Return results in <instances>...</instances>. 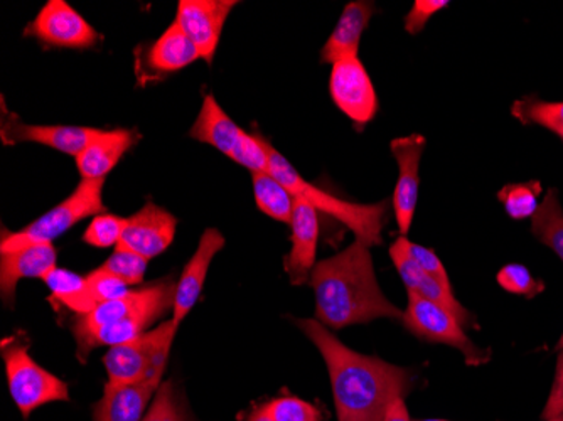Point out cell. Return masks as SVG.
<instances>
[{
  "label": "cell",
  "instance_id": "obj_1",
  "mask_svg": "<svg viewBox=\"0 0 563 421\" xmlns=\"http://www.w3.org/2000/svg\"><path fill=\"white\" fill-rule=\"evenodd\" d=\"M294 322L328 366L338 421H383L388 407L412 391L416 375L407 367L350 350L316 319Z\"/></svg>",
  "mask_w": 563,
  "mask_h": 421
},
{
  "label": "cell",
  "instance_id": "obj_2",
  "mask_svg": "<svg viewBox=\"0 0 563 421\" xmlns=\"http://www.w3.org/2000/svg\"><path fill=\"white\" fill-rule=\"evenodd\" d=\"M316 296V321L328 329L368 324L376 319L401 321L404 310L385 297L376 280L369 246L353 245L316 263L311 275Z\"/></svg>",
  "mask_w": 563,
  "mask_h": 421
},
{
  "label": "cell",
  "instance_id": "obj_3",
  "mask_svg": "<svg viewBox=\"0 0 563 421\" xmlns=\"http://www.w3.org/2000/svg\"><path fill=\"white\" fill-rule=\"evenodd\" d=\"M268 173L280 180L296 198L314 206L321 213L334 218L353 231L356 242L378 246L383 243V228L387 224L388 201L376 204H357L338 196L329 195L316 184L303 179L296 167L268 142Z\"/></svg>",
  "mask_w": 563,
  "mask_h": 421
},
{
  "label": "cell",
  "instance_id": "obj_4",
  "mask_svg": "<svg viewBox=\"0 0 563 421\" xmlns=\"http://www.w3.org/2000/svg\"><path fill=\"white\" fill-rule=\"evenodd\" d=\"M103 188H106V179L81 180L65 201L49 209L33 223L12 233L2 231L0 253L14 252L30 245L53 243L80 221L103 213L106 211Z\"/></svg>",
  "mask_w": 563,
  "mask_h": 421
},
{
  "label": "cell",
  "instance_id": "obj_5",
  "mask_svg": "<svg viewBox=\"0 0 563 421\" xmlns=\"http://www.w3.org/2000/svg\"><path fill=\"white\" fill-rule=\"evenodd\" d=\"M0 350L8 373L9 391L22 417H30L43 405L69 400L66 383L51 375L31 357L30 342L24 337H5Z\"/></svg>",
  "mask_w": 563,
  "mask_h": 421
},
{
  "label": "cell",
  "instance_id": "obj_6",
  "mask_svg": "<svg viewBox=\"0 0 563 421\" xmlns=\"http://www.w3.org/2000/svg\"><path fill=\"white\" fill-rule=\"evenodd\" d=\"M400 322L420 341L461 351L470 366H483L492 359V351L477 347L451 310L417 293L408 292L407 309Z\"/></svg>",
  "mask_w": 563,
  "mask_h": 421
},
{
  "label": "cell",
  "instance_id": "obj_7",
  "mask_svg": "<svg viewBox=\"0 0 563 421\" xmlns=\"http://www.w3.org/2000/svg\"><path fill=\"white\" fill-rule=\"evenodd\" d=\"M179 325L170 319L159 328L144 332L132 341L110 347L103 357L110 385H135L144 381L148 372L166 367L170 347Z\"/></svg>",
  "mask_w": 563,
  "mask_h": 421
},
{
  "label": "cell",
  "instance_id": "obj_8",
  "mask_svg": "<svg viewBox=\"0 0 563 421\" xmlns=\"http://www.w3.org/2000/svg\"><path fill=\"white\" fill-rule=\"evenodd\" d=\"M176 285L173 278L167 277L145 288L129 290L125 296L101 303L100 307L84 315H76L71 328L76 347L81 346L98 329L115 324L123 319L137 318L145 313H154L157 318H163L164 313L174 309Z\"/></svg>",
  "mask_w": 563,
  "mask_h": 421
},
{
  "label": "cell",
  "instance_id": "obj_9",
  "mask_svg": "<svg viewBox=\"0 0 563 421\" xmlns=\"http://www.w3.org/2000/svg\"><path fill=\"white\" fill-rule=\"evenodd\" d=\"M329 93L338 109L356 126H365L378 112V95L362 59L346 58L332 65Z\"/></svg>",
  "mask_w": 563,
  "mask_h": 421
},
{
  "label": "cell",
  "instance_id": "obj_10",
  "mask_svg": "<svg viewBox=\"0 0 563 421\" xmlns=\"http://www.w3.org/2000/svg\"><path fill=\"white\" fill-rule=\"evenodd\" d=\"M24 34L36 37L46 46L65 49H90L100 40L95 27L65 0L46 2Z\"/></svg>",
  "mask_w": 563,
  "mask_h": 421
},
{
  "label": "cell",
  "instance_id": "obj_11",
  "mask_svg": "<svg viewBox=\"0 0 563 421\" xmlns=\"http://www.w3.org/2000/svg\"><path fill=\"white\" fill-rule=\"evenodd\" d=\"M426 145V137L420 134L395 139L390 144L391 154L398 164V180L391 208H394L400 236H407L410 233L413 217H416L417 202H419L420 160H422Z\"/></svg>",
  "mask_w": 563,
  "mask_h": 421
},
{
  "label": "cell",
  "instance_id": "obj_12",
  "mask_svg": "<svg viewBox=\"0 0 563 421\" xmlns=\"http://www.w3.org/2000/svg\"><path fill=\"white\" fill-rule=\"evenodd\" d=\"M235 5L236 0H181L177 4L174 22L195 43L208 65L213 63L228 15Z\"/></svg>",
  "mask_w": 563,
  "mask_h": 421
},
{
  "label": "cell",
  "instance_id": "obj_13",
  "mask_svg": "<svg viewBox=\"0 0 563 421\" xmlns=\"http://www.w3.org/2000/svg\"><path fill=\"white\" fill-rule=\"evenodd\" d=\"M100 129L76 125H30L15 113L8 112L2 103V126L0 137L5 145L33 142L44 147L55 148L66 155H78L93 141Z\"/></svg>",
  "mask_w": 563,
  "mask_h": 421
},
{
  "label": "cell",
  "instance_id": "obj_14",
  "mask_svg": "<svg viewBox=\"0 0 563 421\" xmlns=\"http://www.w3.org/2000/svg\"><path fill=\"white\" fill-rule=\"evenodd\" d=\"M390 256L401 281L407 287V292L417 293V296L423 297V299L430 300V302L439 303L444 309L451 310L464 328L477 329L476 318L455 299L454 290H449L444 285L439 284L435 278L426 274L420 268L419 263L412 258V255L408 252L407 236H398L391 243Z\"/></svg>",
  "mask_w": 563,
  "mask_h": 421
},
{
  "label": "cell",
  "instance_id": "obj_15",
  "mask_svg": "<svg viewBox=\"0 0 563 421\" xmlns=\"http://www.w3.org/2000/svg\"><path fill=\"white\" fill-rule=\"evenodd\" d=\"M176 228V217L161 206L147 202L134 217L129 218L117 248L137 253L145 259L156 258L174 242Z\"/></svg>",
  "mask_w": 563,
  "mask_h": 421
},
{
  "label": "cell",
  "instance_id": "obj_16",
  "mask_svg": "<svg viewBox=\"0 0 563 421\" xmlns=\"http://www.w3.org/2000/svg\"><path fill=\"white\" fill-rule=\"evenodd\" d=\"M318 209L303 199L296 198L292 220H290V248L286 256V272L289 275L290 284L306 285L311 281L312 270L316 267V253L319 242V218Z\"/></svg>",
  "mask_w": 563,
  "mask_h": 421
},
{
  "label": "cell",
  "instance_id": "obj_17",
  "mask_svg": "<svg viewBox=\"0 0 563 421\" xmlns=\"http://www.w3.org/2000/svg\"><path fill=\"white\" fill-rule=\"evenodd\" d=\"M224 239L223 234L217 228H208L201 234L198 248L195 255L189 259L185 270H183L181 278L176 285V297H174L173 321L177 325L188 318L192 307L198 302L201 297L202 287L207 281L208 272H210L211 262L214 256L223 250Z\"/></svg>",
  "mask_w": 563,
  "mask_h": 421
},
{
  "label": "cell",
  "instance_id": "obj_18",
  "mask_svg": "<svg viewBox=\"0 0 563 421\" xmlns=\"http://www.w3.org/2000/svg\"><path fill=\"white\" fill-rule=\"evenodd\" d=\"M135 129L101 130L84 152L76 157V167L81 180L107 179L123 155L137 144Z\"/></svg>",
  "mask_w": 563,
  "mask_h": 421
},
{
  "label": "cell",
  "instance_id": "obj_19",
  "mask_svg": "<svg viewBox=\"0 0 563 421\" xmlns=\"http://www.w3.org/2000/svg\"><path fill=\"white\" fill-rule=\"evenodd\" d=\"M0 255V296L11 307L14 306L19 281L22 278L43 280L51 270H55L58 259L53 243L30 245Z\"/></svg>",
  "mask_w": 563,
  "mask_h": 421
},
{
  "label": "cell",
  "instance_id": "obj_20",
  "mask_svg": "<svg viewBox=\"0 0 563 421\" xmlns=\"http://www.w3.org/2000/svg\"><path fill=\"white\" fill-rule=\"evenodd\" d=\"M163 381L145 378L135 385H110L103 388V398L95 405V421H142L147 413L148 401Z\"/></svg>",
  "mask_w": 563,
  "mask_h": 421
},
{
  "label": "cell",
  "instance_id": "obj_21",
  "mask_svg": "<svg viewBox=\"0 0 563 421\" xmlns=\"http://www.w3.org/2000/svg\"><path fill=\"white\" fill-rule=\"evenodd\" d=\"M376 8L373 2L356 0L344 8L336 27L321 49V62L336 65L346 58H356L360 53L363 33L375 15Z\"/></svg>",
  "mask_w": 563,
  "mask_h": 421
},
{
  "label": "cell",
  "instance_id": "obj_22",
  "mask_svg": "<svg viewBox=\"0 0 563 421\" xmlns=\"http://www.w3.org/2000/svg\"><path fill=\"white\" fill-rule=\"evenodd\" d=\"M201 58L198 47L183 33L181 27L173 24L164 31L159 40L148 46L144 56V69L147 75H169L181 71Z\"/></svg>",
  "mask_w": 563,
  "mask_h": 421
},
{
  "label": "cell",
  "instance_id": "obj_23",
  "mask_svg": "<svg viewBox=\"0 0 563 421\" xmlns=\"http://www.w3.org/2000/svg\"><path fill=\"white\" fill-rule=\"evenodd\" d=\"M243 129H240L230 117L224 113L218 104L213 95H207L202 101L201 110L189 130V137L202 144L211 145V147L220 151L227 157H232L240 137H242Z\"/></svg>",
  "mask_w": 563,
  "mask_h": 421
},
{
  "label": "cell",
  "instance_id": "obj_24",
  "mask_svg": "<svg viewBox=\"0 0 563 421\" xmlns=\"http://www.w3.org/2000/svg\"><path fill=\"white\" fill-rule=\"evenodd\" d=\"M129 290H131L129 285L97 268V270L85 275L84 285H81L78 292L62 297V299L49 300V303L55 307H65V309L75 312L76 315H84V313L91 312V310L100 307L101 303L125 296Z\"/></svg>",
  "mask_w": 563,
  "mask_h": 421
},
{
  "label": "cell",
  "instance_id": "obj_25",
  "mask_svg": "<svg viewBox=\"0 0 563 421\" xmlns=\"http://www.w3.org/2000/svg\"><path fill=\"white\" fill-rule=\"evenodd\" d=\"M252 186L255 202L262 213L272 220L290 224L296 196L271 173L252 174Z\"/></svg>",
  "mask_w": 563,
  "mask_h": 421
},
{
  "label": "cell",
  "instance_id": "obj_26",
  "mask_svg": "<svg viewBox=\"0 0 563 421\" xmlns=\"http://www.w3.org/2000/svg\"><path fill=\"white\" fill-rule=\"evenodd\" d=\"M531 233L563 262V208L555 189L547 192L531 218Z\"/></svg>",
  "mask_w": 563,
  "mask_h": 421
},
{
  "label": "cell",
  "instance_id": "obj_27",
  "mask_svg": "<svg viewBox=\"0 0 563 421\" xmlns=\"http://www.w3.org/2000/svg\"><path fill=\"white\" fill-rule=\"evenodd\" d=\"M511 113L521 123L543 126L563 141V101L521 98V100L515 101Z\"/></svg>",
  "mask_w": 563,
  "mask_h": 421
},
{
  "label": "cell",
  "instance_id": "obj_28",
  "mask_svg": "<svg viewBox=\"0 0 563 421\" xmlns=\"http://www.w3.org/2000/svg\"><path fill=\"white\" fill-rule=\"evenodd\" d=\"M540 195H542V184L539 180H530V182L508 184L498 192V199L509 218L521 221L533 218L537 213Z\"/></svg>",
  "mask_w": 563,
  "mask_h": 421
},
{
  "label": "cell",
  "instance_id": "obj_29",
  "mask_svg": "<svg viewBox=\"0 0 563 421\" xmlns=\"http://www.w3.org/2000/svg\"><path fill=\"white\" fill-rule=\"evenodd\" d=\"M262 408L274 421H324L318 407L292 395L272 398Z\"/></svg>",
  "mask_w": 563,
  "mask_h": 421
},
{
  "label": "cell",
  "instance_id": "obj_30",
  "mask_svg": "<svg viewBox=\"0 0 563 421\" xmlns=\"http://www.w3.org/2000/svg\"><path fill=\"white\" fill-rule=\"evenodd\" d=\"M126 223H129V218L109 213L98 214L85 230L84 242L95 248H112V246L117 248Z\"/></svg>",
  "mask_w": 563,
  "mask_h": 421
},
{
  "label": "cell",
  "instance_id": "obj_31",
  "mask_svg": "<svg viewBox=\"0 0 563 421\" xmlns=\"http://www.w3.org/2000/svg\"><path fill=\"white\" fill-rule=\"evenodd\" d=\"M230 159L245 167L252 174L268 173V142L262 135L243 130Z\"/></svg>",
  "mask_w": 563,
  "mask_h": 421
},
{
  "label": "cell",
  "instance_id": "obj_32",
  "mask_svg": "<svg viewBox=\"0 0 563 421\" xmlns=\"http://www.w3.org/2000/svg\"><path fill=\"white\" fill-rule=\"evenodd\" d=\"M148 259L137 253L126 252V250L115 248L113 255L101 265L100 270L113 275L122 280L123 284L139 285L144 280L145 270H147Z\"/></svg>",
  "mask_w": 563,
  "mask_h": 421
},
{
  "label": "cell",
  "instance_id": "obj_33",
  "mask_svg": "<svg viewBox=\"0 0 563 421\" xmlns=\"http://www.w3.org/2000/svg\"><path fill=\"white\" fill-rule=\"evenodd\" d=\"M496 280L506 292L523 296L527 299H534L545 290V284L534 278L531 272L520 263H509L503 267Z\"/></svg>",
  "mask_w": 563,
  "mask_h": 421
},
{
  "label": "cell",
  "instance_id": "obj_34",
  "mask_svg": "<svg viewBox=\"0 0 563 421\" xmlns=\"http://www.w3.org/2000/svg\"><path fill=\"white\" fill-rule=\"evenodd\" d=\"M142 421H186L185 411L174 392L173 381H163Z\"/></svg>",
  "mask_w": 563,
  "mask_h": 421
},
{
  "label": "cell",
  "instance_id": "obj_35",
  "mask_svg": "<svg viewBox=\"0 0 563 421\" xmlns=\"http://www.w3.org/2000/svg\"><path fill=\"white\" fill-rule=\"evenodd\" d=\"M449 8V0H416L412 9L405 15L404 27L408 34L417 36L426 30L430 19Z\"/></svg>",
  "mask_w": 563,
  "mask_h": 421
},
{
  "label": "cell",
  "instance_id": "obj_36",
  "mask_svg": "<svg viewBox=\"0 0 563 421\" xmlns=\"http://www.w3.org/2000/svg\"><path fill=\"white\" fill-rule=\"evenodd\" d=\"M408 252H410L412 258L419 263L420 268H422L426 274H429L430 277L435 278L439 284L444 285L445 288L452 290V284L451 280H449L448 270H445L444 263L439 258L438 253L433 252L432 248L419 245V243L410 242V240H408Z\"/></svg>",
  "mask_w": 563,
  "mask_h": 421
},
{
  "label": "cell",
  "instance_id": "obj_37",
  "mask_svg": "<svg viewBox=\"0 0 563 421\" xmlns=\"http://www.w3.org/2000/svg\"><path fill=\"white\" fill-rule=\"evenodd\" d=\"M43 280L51 290V297L47 300H56L78 292L81 285H84L85 277H80V275L73 274V272L62 270V268L56 267L55 270H51Z\"/></svg>",
  "mask_w": 563,
  "mask_h": 421
},
{
  "label": "cell",
  "instance_id": "obj_38",
  "mask_svg": "<svg viewBox=\"0 0 563 421\" xmlns=\"http://www.w3.org/2000/svg\"><path fill=\"white\" fill-rule=\"evenodd\" d=\"M563 414V351H560L559 359H556L555 381L550 389V397L547 400L545 408L542 411L543 420L556 418Z\"/></svg>",
  "mask_w": 563,
  "mask_h": 421
},
{
  "label": "cell",
  "instance_id": "obj_39",
  "mask_svg": "<svg viewBox=\"0 0 563 421\" xmlns=\"http://www.w3.org/2000/svg\"><path fill=\"white\" fill-rule=\"evenodd\" d=\"M383 421H412L410 420V414H408L405 398H398L388 407L387 414H385Z\"/></svg>",
  "mask_w": 563,
  "mask_h": 421
},
{
  "label": "cell",
  "instance_id": "obj_40",
  "mask_svg": "<svg viewBox=\"0 0 563 421\" xmlns=\"http://www.w3.org/2000/svg\"><path fill=\"white\" fill-rule=\"evenodd\" d=\"M246 421H274L267 413H265L264 408H253L252 413H250L249 420Z\"/></svg>",
  "mask_w": 563,
  "mask_h": 421
},
{
  "label": "cell",
  "instance_id": "obj_41",
  "mask_svg": "<svg viewBox=\"0 0 563 421\" xmlns=\"http://www.w3.org/2000/svg\"><path fill=\"white\" fill-rule=\"evenodd\" d=\"M555 351H563V334H562V337H560V341L556 342V346H555Z\"/></svg>",
  "mask_w": 563,
  "mask_h": 421
},
{
  "label": "cell",
  "instance_id": "obj_42",
  "mask_svg": "<svg viewBox=\"0 0 563 421\" xmlns=\"http://www.w3.org/2000/svg\"><path fill=\"white\" fill-rule=\"evenodd\" d=\"M545 421H563V414H560V417H556V418H550V420H545Z\"/></svg>",
  "mask_w": 563,
  "mask_h": 421
},
{
  "label": "cell",
  "instance_id": "obj_43",
  "mask_svg": "<svg viewBox=\"0 0 563 421\" xmlns=\"http://www.w3.org/2000/svg\"><path fill=\"white\" fill-rule=\"evenodd\" d=\"M417 421H449V420H435V418H430V420H417Z\"/></svg>",
  "mask_w": 563,
  "mask_h": 421
}]
</instances>
